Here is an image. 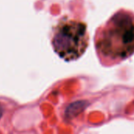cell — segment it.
<instances>
[{
    "instance_id": "1",
    "label": "cell",
    "mask_w": 134,
    "mask_h": 134,
    "mask_svg": "<svg viewBox=\"0 0 134 134\" xmlns=\"http://www.w3.org/2000/svg\"><path fill=\"white\" fill-rule=\"evenodd\" d=\"M97 55L104 64L119 63L134 53V15L122 10L115 13L98 31L95 38Z\"/></svg>"
},
{
    "instance_id": "2",
    "label": "cell",
    "mask_w": 134,
    "mask_h": 134,
    "mask_svg": "<svg viewBox=\"0 0 134 134\" xmlns=\"http://www.w3.org/2000/svg\"><path fill=\"white\" fill-rule=\"evenodd\" d=\"M51 43L54 52L64 60H78L89 44L86 25L77 20H61L53 29Z\"/></svg>"
},
{
    "instance_id": "3",
    "label": "cell",
    "mask_w": 134,
    "mask_h": 134,
    "mask_svg": "<svg viewBox=\"0 0 134 134\" xmlns=\"http://www.w3.org/2000/svg\"><path fill=\"white\" fill-rule=\"evenodd\" d=\"M2 112H3V108H2V107L0 105V119H1V117H2Z\"/></svg>"
}]
</instances>
